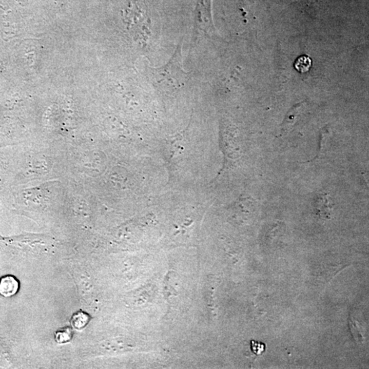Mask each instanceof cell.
Segmentation results:
<instances>
[{"instance_id": "7", "label": "cell", "mask_w": 369, "mask_h": 369, "mask_svg": "<svg viewBox=\"0 0 369 369\" xmlns=\"http://www.w3.org/2000/svg\"><path fill=\"white\" fill-rule=\"evenodd\" d=\"M73 331L70 327L59 329L55 334V341L59 344L68 343L73 339Z\"/></svg>"}, {"instance_id": "4", "label": "cell", "mask_w": 369, "mask_h": 369, "mask_svg": "<svg viewBox=\"0 0 369 369\" xmlns=\"http://www.w3.org/2000/svg\"><path fill=\"white\" fill-rule=\"evenodd\" d=\"M90 321V316L87 313L79 311L72 316L71 323L72 326L76 329H82L88 324Z\"/></svg>"}, {"instance_id": "6", "label": "cell", "mask_w": 369, "mask_h": 369, "mask_svg": "<svg viewBox=\"0 0 369 369\" xmlns=\"http://www.w3.org/2000/svg\"><path fill=\"white\" fill-rule=\"evenodd\" d=\"M312 66V60L308 55H302L296 60L295 68L300 73H304L308 72Z\"/></svg>"}, {"instance_id": "2", "label": "cell", "mask_w": 369, "mask_h": 369, "mask_svg": "<svg viewBox=\"0 0 369 369\" xmlns=\"http://www.w3.org/2000/svg\"><path fill=\"white\" fill-rule=\"evenodd\" d=\"M196 28L202 32H207L211 26L210 0H198L196 11Z\"/></svg>"}, {"instance_id": "3", "label": "cell", "mask_w": 369, "mask_h": 369, "mask_svg": "<svg viewBox=\"0 0 369 369\" xmlns=\"http://www.w3.org/2000/svg\"><path fill=\"white\" fill-rule=\"evenodd\" d=\"M20 283L14 276L6 275L0 278V295L9 298L17 294Z\"/></svg>"}, {"instance_id": "1", "label": "cell", "mask_w": 369, "mask_h": 369, "mask_svg": "<svg viewBox=\"0 0 369 369\" xmlns=\"http://www.w3.org/2000/svg\"><path fill=\"white\" fill-rule=\"evenodd\" d=\"M152 83L163 93L174 94L189 81V73L183 70L182 43L179 44L170 61L160 67H148Z\"/></svg>"}, {"instance_id": "8", "label": "cell", "mask_w": 369, "mask_h": 369, "mask_svg": "<svg viewBox=\"0 0 369 369\" xmlns=\"http://www.w3.org/2000/svg\"><path fill=\"white\" fill-rule=\"evenodd\" d=\"M251 352L256 354V355L260 356L265 352V345L261 343V342L254 341V340H253V341H251Z\"/></svg>"}, {"instance_id": "5", "label": "cell", "mask_w": 369, "mask_h": 369, "mask_svg": "<svg viewBox=\"0 0 369 369\" xmlns=\"http://www.w3.org/2000/svg\"><path fill=\"white\" fill-rule=\"evenodd\" d=\"M317 211H318L319 216H322L325 218H328L329 213H331V207H329V203L326 196H323L319 198L318 201H317Z\"/></svg>"}]
</instances>
